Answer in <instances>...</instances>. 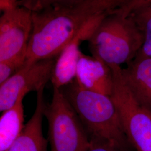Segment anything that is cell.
<instances>
[{"label": "cell", "instance_id": "obj_7", "mask_svg": "<svg viewBox=\"0 0 151 151\" xmlns=\"http://www.w3.org/2000/svg\"><path fill=\"white\" fill-rule=\"evenodd\" d=\"M55 58L25 63L4 83L0 85V111L12 107L18 98L29 92H38L50 81Z\"/></svg>", "mask_w": 151, "mask_h": 151}, {"label": "cell", "instance_id": "obj_14", "mask_svg": "<svg viewBox=\"0 0 151 151\" xmlns=\"http://www.w3.org/2000/svg\"><path fill=\"white\" fill-rule=\"evenodd\" d=\"M25 62L26 58H16L0 62V85L14 75Z\"/></svg>", "mask_w": 151, "mask_h": 151}, {"label": "cell", "instance_id": "obj_17", "mask_svg": "<svg viewBox=\"0 0 151 151\" xmlns=\"http://www.w3.org/2000/svg\"><path fill=\"white\" fill-rule=\"evenodd\" d=\"M22 0H0V10L4 12L20 6Z\"/></svg>", "mask_w": 151, "mask_h": 151}, {"label": "cell", "instance_id": "obj_12", "mask_svg": "<svg viewBox=\"0 0 151 151\" xmlns=\"http://www.w3.org/2000/svg\"><path fill=\"white\" fill-rule=\"evenodd\" d=\"M22 94L10 108L2 111L0 118V151H7L20 134L24 125Z\"/></svg>", "mask_w": 151, "mask_h": 151}, {"label": "cell", "instance_id": "obj_3", "mask_svg": "<svg viewBox=\"0 0 151 151\" xmlns=\"http://www.w3.org/2000/svg\"><path fill=\"white\" fill-rule=\"evenodd\" d=\"M90 139L108 143L125 151L129 143L110 96L91 91L75 81L61 88Z\"/></svg>", "mask_w": 151, "mask_h": 151}, {"label": "cell", "instance_id": "obj_13", "mask_svg": "<svg viewBox=\"0 0 151 151\" xmlns=\"http://www.w3.org/2000/svg\"><path fill=\"white\" fill-rule=\"evenodd\" d=\"M130 14L144 37L142 47L135 58H151V3L139 4L138 0H135Z\"/></svg>", "mask_w": 151, "mask_h": 151}, {"label": "cell", "instance_id": "obj_16", "mask_svg": "<svg viewBox=\"0 0 151 151\" xmlns=\"http://www.w3.org/2000/svg\"><path fill=\"white\" fill-rule=\"evenodd\" d=\"M86 151H123L108 143L90 139V146Z\"/></svg>", "mask_w": 151, "mask_h": 151}, {"label": "cell", "instance_id": "obj_6", "mask_svg": "<svg viewBox=\"0 0 151 151\" xmlns=\"http://www.w3.org/2000/svg\"><path fill=\"white\" fill-rule=\"evenodd\" d=\"M32 29V12L19 6L0 18V62L26 58Z\"/></svg>", "mask_w": 151, "mask_h": 151}, {"label": "cell", "instance_id": "obj_11", "mask_svg": "<svg viewBox=\"0 0 151 151\" xmlns=\"http://www.w3.org/2000/svg\"><path fill=\"white\" fill-rule=\"evenodd\" d=\"M83 32L76 36L56 57L50 79L53 87L60 89L75 81Z\"/></svg>", "mask_w": 151, "mask_h": 151}, {"label": "cell", "instance_id": "obj_2", "mask_svg": "<svg viewBox=\"0 0 151 151\" xmlns=\"http://www.w3.org/2000/svg\"><path fill=\"white\" fill-rule=\"evenodd\" d=\"M135 0L105 16L87 36L92 55L109 67L129 63L135 58L144 37L131 16Z\"/></svg>", "mask_w": 151, "mask_h": 151}, {"label": "cell", "instance_id": "obj_10", "mask_svg": "<svg viewBox=\"0 0 151 151\" xmlns=\"http://www.w3.org/2000/svg\"><path fill=\"white\" fill-rule=\"evenodd\" d=\"M122 75L136 100L151 113V57L134 58Z\"/></svg>", "mask_w": 151, "mask_h": 151}, {"label": "cell", "instance_id": "obj_5", "mask_svg": "<svg viewBox=\"0 0 151 151\" xmlns=\"http://www.w3.org/2000/svg\"><path fill=\"white\" fill-rule=\"evenodd\" d=\"M113 87L110 96L130 143L138 151H151V113L138 103L124 82L120 66H110Z\"/></svg>", "mask_w": 151, "mask_h": 151}, {"label": "cell", "instance_id": "obj_4", "mask_svg": "<svg viewBox=\"0 0 151 151\" xmlns=\"http://www.w3.org/2000/svg\"><path fill=\"white\" fill-rule=\"evenodd\" d=\"M53 88L52 100L44 111L50 151H86L90 146L86 130L61 90Z\"/></svg>", "mask_w": 151, "mask_h": 151}, {"label": "cell", "instance_id": "obj_8", "mask_svg": "<svg viewBox=\"0 0 151 151\" xmlns=\"http://www.w3.org/2000/svg\"><path fill=\"white\" fill-rule=\"evenodd\" d=\"M76 81L91 91L110 96L113 87L111 68L103 60L82 53L78 61Z\"/></svg>", "mask_w": 151, "mask_h": 151}, {"label": "cell", "instance_id": "obj_18", "mask_svg": "<svg viewBox=\"0 0 151 151\" xmlns=\"http://www.w3.org/2000/svg\"><path fill=\"white\" fill-rule=\"evenodd\" d=\"M139 4H145V3H151V0H138Z\"/></svg>", "mask_w": 151, "mask_h": 151}, {"label": "cell", "instance_id": "obj_1", "mask_svg": "<svg viewBox=\"0 0 151 151\" xmlns=\"http://www.w3.org/2000/svg\"><path fill=\"white\" fill-rule=\"evenodd\" d=\"M134 0H76L32 12L25 63L55 58L80 32Z\"/></svg>", "mask_w": 151, "mask_h": 151}, {"label": "cell", "instance_id": "obj_15", "mask_svg": "<svg viewBox=\"0 0 151 151\" xmlns=\"http://www.w3.org/2000/svg\"><path fill=\"white\" fill-rule=\"evenodd\" d=\"M76 0H22L20 6L24 7L32 12L42 11L54 6L65 4Z\"/></svg>", "mask_w": 151, "mask_h": 151}, {"label": "cell", "instance_id": "obj_9", "mask_svg": "<svg viewBox=\"0 0 151 151\" xmlns=\"http://www.w3.org/2000/svg\"><path fill=\"white\" fill-rule=\"evenodd\" d=\"M43 92L44 89L37 92L36 107L32 116L7 151H48V140L43 133V119L46 106Z\"/></svg>", "mask_w": 151, "mask_h": 151}]
</instances>
